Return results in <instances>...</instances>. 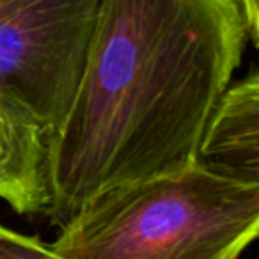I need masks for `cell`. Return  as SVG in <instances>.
Segmentation results:
<instances>
[{
  "label": "cell",
  "mask_w": 259,
  "mask_h": 259,
  "mask_svg": "<svg viewBox=\"0 0 259 259\" xmlns=\"http://www.w3.org/2000/svg\"><path fill=\"white\" fill-rule=\"evenodd\" d=\"M0 259H62L39 238L0 226Z\"/></svg>",
  "instance_id": "obj_6"
},
{
  "label": "cell",
  "mask_w": 259,
  "mask_h": 259,
  "mask_svg": "<svg viewBox=\"0 0 259 259\" xmlns=\"http://www.w3.org/2000/svg\"><path fill=\"white\" fill-rule=\"evenodd\" d=\"M259 229V185L199 162L117 185L61 226L62 259H238Z\"/></svg>",
  "instance_id": "obj_2"
},
{
  "label": "cell",
  "mask_w": 259,
  "mask_h": 259,
  "mask_svg": "<svg viewBox=\"0 0 259 259\" xmlns=\"http://www.w3.org/2000/svg\"><path fill=\"white\" fill-rule=\"evenodd\" d=\"M222 176L259 185V76L231 83L208 117L197 160Z\"/></svg>",
  "instance_id": "obj_4"
},
{
  "label": "cell",
  "mask_w": 259,
  "mask_h": 259,
  "mask_svg": "<svg viewBox=\"0 0 259 259\" xmlns=\"http://www.w3.org/2000/svg\"><path fill=\"white\" fill-rule=\"evenodd\" d=\"M245 20L248 39L254 45L259 41V0H236Z\"/></svg>",
  "instance_id": "obj_7"
},
{
  "label": "cell",
  "mask_w": 259,
  "mask_h": 259,
  "mask_svg": "<svg viewBox=\"0 0 259 259\" xmlns=\"http://www.w3.org/2000/svg\"><path fill=\"white\" fill-rule=\"evenodd\" d=\"M47 155L45 130L0 94V199L22 215L48 204Z\"/></svg>",
  "instance_id": "obj_5"
},
{
  "label": "cell",
  "mask_w": 259,
  "mask_h": 259,
  "mask_svg": "<svg viewBox=\"0 0 259 259\" xmlns=\"http://www.w3.org/2000/svg\"><path fill=\"white\" fill-rule=\"evenodd\" d=\"M236 0H100L75 94L48 139V204L62 226L117 185L197 160L247 43Z\"/></svg>",
  "instance_id": "obj_1"
},
{
  "label": "cell",
  "mask_w": 259,
  "mask_h": 259,
  "mask_svg": "<svg viewBox=\"0 0 259 259\" xmlns=\"http://www.w3.org/2000/svg\"><path fill=\"white\" fill-rule=\"evenodd\" d=\"M100 0H0V94L50 139L75 94Z\"/></svg>",
  "instance_id": "obj_3"
}]
</instances>
